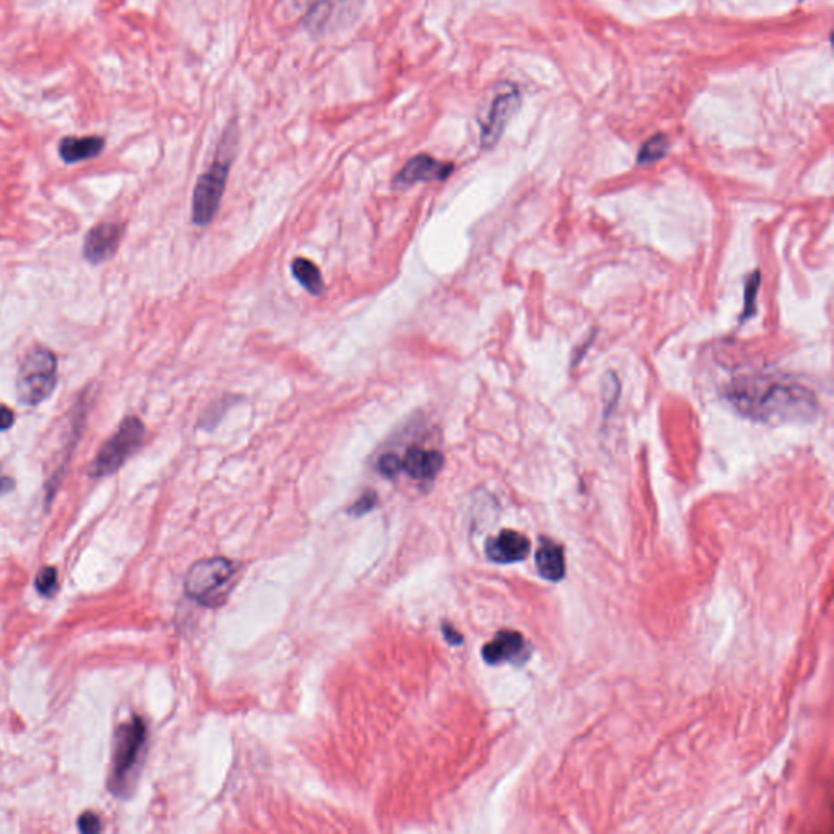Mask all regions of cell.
<instances>
[{"label": "cell", "instance_id": "6da1fadb", "mask_svg": "<svg viewBox=\"0 0 834 834\" xmlns=\"http://www.w3.org/2000/svg\"><path fill=\"white\" fill-rule=\"evenodd\" d=\"M726 396L742 416L763 424L807 422L819 412L815 393L797 383L743 380L734 383Z\"/></svg>", "mask_w": 834, "mask_h": 834}, {"label": "cell", "instance_id": "d6986e66", "mask_svg": "<svg viewBox=\"0 0 834 834\" xmlns=\"http://www.w3.org/2000/svg\"><path fill=\"white\" fill-rule=\"evenodd\" d=\"M35 587H36V592H38L39 595L45 596V598H51V596L55 595L56 592H57V587H59L57 569L53 565L43 567L38 572L36 579H35Z\"/></svg>", "mask_w": 834, "mask_h": 834}, {"label": "cell", "instance_id": "7c38bea8", "mask_svg": "<svg viewBox=\"0 0 834 834\" xmlns=\"http://www.w3.org/2000/svg\"><path fill=\"white\" fill-rule=\"evenodd\" d=\"M123 225L115 222H103L93 227L86 233L84 241V256L92 264H100L117 253V247L123 239Z\"/></svg>", "mask_w": 834, "mask_h": 834}, {"label": "cell", "instance_id": "4316f807", "mask_svg": "<svg viewBox=\"0 0 834 834\" xmlns=\"http://www.w3.org/2000/svg\"><path fill=\"white\" fill-rule=\"evenodd\" d=\"M15 486L14 479L8 478V476H0V494H7Z\"/></svg>", "mask_w": 834, "mask_h": 834}, {"label": "cell", "instance_id": "277c9868", "mask_svg": "<svg viewBox=\"0 0 834 834\" xmlns=\"http://www.w3.org/2000/svg\"><path fill=\"white\" fill-rule=\"evenodd\" d=\"M57 383V359L45 346L31 348L18 371L16 396L26 406L46 402Z\"/></svg>", "mask_w": 834, "mask_h": 834}, {"label": "cell", "instance_id": "e0dca14e", "mask_svg": "<svg viewBox=\"0 0 834 834\" xmlns=\"http://www.w3.org/2000/svg\"><path fill=\"white\" fill-rule=\"evenodd\" d=\"M237 402H239V400H237V398H230V396H225L222 400L212 402L208 410H206V412H204V416L199 419V427H201L202 431H208V432L214 431L217 425L222 422V419H224L225 414L229 412V410L232 408L233 404H237Z\"/></svg>", "mask_w": 834, "mask_h": 834}, {"label": "cell", "instance_id": "7402d4cb", "mask_svg": "<svg viewBox=\"0 0 834 834\" xmlns=\"http://www.w3.org/2000/svg\"><path fill=\"white\" fill-rule=\"evenodd\" d=\"M379 505V495L375 491H365L356 503H352L349 507V514L352 517H362L365 514H369L371 510L375 509Z\"/></svg>", "mask_w": 834, "mask_h": 834}, {"label": "cell", "instance_id": "2e32d148", "mask_svg": "<svg viewBox=\"0 0 834 834\" xmlns=\"http://www.w3.org/2000/svg\"><path fill=\"white\" fill-rule=\"evenodd\" d=\"M292 276L313 297H321L325 292V279L321 270L307 258H295L292 263Z\"/></svg>", "mask_w": 834, "mask_h": 834}, {"label": "cell", "instance_id": "3957f363", "mask_svg": "<svg viewBox=\"0 0 834 834\" xmlns=\"http://www.w3.org/2000/svg\"><path fill=\"white\" fill-rule=\"evenodd\" d=\"M146 745L147 726L139 716H134L131 720L117 727L108 779L109 790L115 796L126 797L131 794L132 786L136 784L139 774Z\"/></svg>", "mask_w": 834, "mask_h": 834}, {"label": "cell", "instance_id": "603a6c76", "mask_svg": "<svg viewBox=\"0 0 834 834\" xmlns=\"http://www.w3.org/2000/svg\"><path fill=\"white\" fill-rule=\"evenodd\" d=\"M758 287H759V272H755V274L749 278L748 284H747L745 311H743V315L740 317V321H745L747 318L751 317V315L755 313V299H757Z\"/></svg>", "mask_w": 834, "mask_h": 834}, {"label": "cell", "instance_id": "d4e9b609", "mask_svg": "<svg viewBox=\"0 0 834 834\" xmlns=\"http://www.w3.org/2000/svg\"><path fill=\"white\" fill-rule=\"evenodd\" d=\"M14 422H15L14 411L7 408L5 404H0V431H8Z\"/></svg>", "mask_w": 834, "mask_h": 834}, {"label": "cell", "instance_id": "5b68a950", "mask_svg": "<svg viewBox=\"0 0 834 834\" xmlns=\"http://www.w3.org/2000/svg\"><path fill=\"white\" fill-rule=\"evenodd\" d=\"M146 425L139 417L124 419L115 435L101 447L90 466L92 478H103L117 473L144 443Z\"/></svg>", "mask_w": 834, "mask_h": 834}, {"label": "cell", "instance_id": "30bf717a", "mask_svg": "<svg viewBox=\"0 0 834 834\" xmlns=\"http://www.w3.org/2000/svg\"><path fill=\"white\" fill-rule=\"evenodd\" d=\"M532 656V646L528 644L524 634L503 629L487 642L483 647V658L489 665H501L509 662L514 665H524Z\"/></svg>", "mask_w": 834, "mask_h": 834}, {"label": "cell", "instance_id": "52a82bcc", "mask_svg": "<svg viewBox=\"0 0 834 834\" xmlns=\"http://www.w3.org/2000/svg\"><path fill=\"white\" fill-rule=\"evenodd\" d=\"M233 574L235 565L230 559L208 557L198 561L186 574V595L196 602L208 603L229 584Z\"/></svg>", "mask_w": 834, "mask_h": 834}, {"label": "cell", "instance_id": "7a4b0ae2", "mask_svg": "<svg viewBox=\"0 0 834 834\" xmlns=\"http://www.w3.org/2000/svg\"><path fill=\"white\" fill-rule=\"evenodd\" d=\"M235 146H237V127L235 124H232L225 131L216 160L208 167V171L202 173L194 186L191 216H193V224L198 227H208L216 219L217 212L224 199L225 189H227V181H229L233 155H235Z\"/></svg>", "mask_w": 834, "mask_h": 834}, {"label": "cell", "instance_id": "4fadbf2b", "mask_svg": "<svg viewBox=\"0 0 834 834\" xmlns=\"http://www.w3.org/2000/svg\"><path fill=\"white\" fill-rule=\"evenodd\" d=\"M532 549V543L525 534L515 530H503L501 534L489 538L486 543V556L497 564H512L524 561Z\"/></svg>", "mask_w": 834, "mask_h": 834}, {"label": "cell", "instance_id": "8992f818", "mask_svg": "<svg viewBox=\"0 0 834 834\" xmlns=\"http://www.w3.org/2000/svg\"><path fill=\"white\" fill-rule=\"evenodd\" d=\"M363 0H305L303 25L315 36H326L356 22Z\"/></svg>", "mask_w": 834, "mask_h": 834}, {"label": "cell", "instance_id": "cb8c5ba5", "mask_svg": "<svg viewBox=\"0 0 834 834\" xmlns=\"http://www.w3.org/2000/svg\"><path fill=\"white\" fill-rule=\"evenodd\" d=\"M77 828L80 833L97 834L101 831V821L93 811L82 813L77 819Z\"/></svg>", "mask_w": 834, "mask_h": 834}, {"label": "cell", "instance_id": "9a60e30c", "mask_svg": "<svg viewBox=\"0 0 834 834\" xmlns=\"http://www.w3.org/2000/svg\"><path fill=\"white\" fill-rule=\"evenodd\" d=\"M105 140L98 136L86 137H66L59 144V155L66 163L86 162L103 152Z\"/></svg>", "mask_w": 834, "mask_h": 834}, {"label": "cell", "instance_id": "ba28073f", "mask_svg": "<svg viewBox=\"0 0 834 834\" xmlns=\"http://www.w3.org/2000/svg\"><path fill=\"white\" fill-rule=\"evenodd\" d=\"M518 107H520V93L515 88L499 93L495 97L486 117L481 121V146L483 147H494L505 131L510 117L515 115Z\"/></svg>", "mask_w": 834, "mask_h": 834}, {"label": "cell", "instance_id": "484cf974", "mask_svg": "<svg viewBox=\"0 0 834 834\" xmlns=\"http://www.w3.org/2000/svg\"><path fill=\"white\" fill-rule=\"evenodd\" d=\"M443 636L452 646H460L463 642V636L460 633H456L455 627L452 626L445 625L443 626Z\"/></svg>", "mask_w": 834, "mask_h": 834}, {"label": "cell", "instance_id": "ac0fdd59", "mask_svg": "<svg viewBox=\"0 0 834 834\" xmlns=\"http://www.w3.org/2000/svg\"><path fill=\"white\" fill-rule=\"evenodd\" d=\"M668 146H670L668 137L664 134H656L642 146L637 155V163L647 165V163H654L664 158L665 154L668 152Z\"/></svg>", "mask_w": 834, "mask_h": 834}, {"label": "cell", "instance_id": "44dd1931", "mask_svg": "<svg viewBox=\"0 0 834 834\" xmlns=\"http://www.w3.org/2000/svg\"><path fill=\"white\" fill-rule=\"evenodd\" d=\"M375 470L383 478L396 479L398 474L402 473V458L394 452H385V453H381L379 456V460L375 463Z\"/></svg>", "mask_w": 834, "mask_h": 834}, {"label": "cell", "instance_id": "5bb4252c", "mask_svg": "<svg viewBox=\"0 0 834 834\" xmlns=\"http://www.w3.org/2000/svg\"><path fill=\"white\" fill-rule=\"evenodd\" d=\"M534 563H536V569L540 572L541 577L551 580V582L564 579V548L557 544L556 541L541 538L540 548L534 554Z\"/></svg>", "mask_w": 834, "mask_h": 834}, {"label": "cell", "instance_id": "8fae6325", "mask_svg": "<svg viewBox=\"0 0 834 834\" xmlns=\"http://www.w3.org/2000/svg\"><path fill=\"white\" fill-rule=\"evenodd\" d=\"M402 458V473H406L416 483H433L445 464V456L441 450L433 448L412 447L406 450Z\"/></svg>", "mask_w": 834, "mask_h": 834}, {"label": "cell", "instance_id": "ffe728a7", "mask_svg": "<svg viewBox=\"0 0 834 834\" xmlns=\"http://www.w3.org/2000/svg\"><path fill=\"white\" fill-rule=\"evenodd\" d=\"M619 390H621V385H619L616 373L608 371L602 380V402L605 414H610L611 411L615 410L618 402Z\"/></svg>", "mask_w": 834, "mask_h": 834}, {"label": "cell", "instance_id": "9c48e42d", "mask_svg": "<svg viewBox=\"0 0 834 834\" xmlns=\"http://www.w3.org/2000/svg\"><path fill=\"white\" fill-rule=\"evenodd\" d=\"M453 163L442 162L433 158L432 155L419 154L410 158L402 171L394 177V188L406 189L417 183H431V181H445L453 173Z\"/></svg>", "mask_w": 834, "mask_h": 834}]
</instances>
